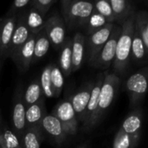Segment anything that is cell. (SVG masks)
I'll use <instances>...</instances> for the list:
<instances>
[{
    "instance_id": "obj_27",
    "label": "cell",
    "mask_w": 148,
    "mask_h": 148,
    "mask_svg": "<svg viewBox=\"0 0 148 148\" xmlns=\"http://www.w3.org/2000/svg\"><path fill=\"white\" fill-rule=\"evenodd\" d=\"M51 88H52L53 95L54 97L58 98L59 97L62 92L64 79L59 66L57 64H52V67L51 71Z\"/></svg>"
},
{
    "instance_id": "obj_29",
    "label": "cell",
    "mask_w": 148,
    "mask_h": 148,
    "mask_svg": "<svg viewBox=\"0 0 148 148\" xmlns=\"http://www.w3.org/2000/svg\"><path fill=\"white\" fill-rule=\"evenodd\" d=\"M138 144V141L132 138L119 128L114 137L112 148H135Z\"/></svg>"
},
{
    "instance_id": "obj_23",
    "label": "cell",
    "mask_w": 148,
    "mask_h": 148,
    "mask_svg": "<svg viewBox=\"0 0 148 148\" xmlns=\"http://www.w3.org/2000/svg\"><path fill=\"white\" fill-rule=\"evenodd\" d=\"M44 99V94L40 86L39 79H34L26 88L24 94V102L27 107Z\"/></svg>"
},
{
    "instance_id": "obj_26",
    "label": "cell",
    "mask_w": 148,
    "mask_h": 148,
    "mask_svg": "<svg viewBox=\"0 0 148 148\" xmlns=\"http://www.w3.org/2000/svg\"><path fill=\"white\" fill-rule=\"evenodd\" d=\"M21 143L23 148H40L42 143V129L27 128Z\"/></svg>"
},
{
    "instance_id": "obj_35",
    "label": "cell",
    "mask_w": 148,
    "mask_h": 148,
    "mask_svg": "<svg viewBox=\"0 0 148 148\" xmlns=\"http://www.w3.org/2000/svg\"><path fill=\"white\" fill-rule=\"evenodd\" d=\"M74 1H75V0H60L62 14L65 12V11L68 9V7L72 4Z\"/></svg>"
},
{
    "instance_id": "obj_36",
    "label": "cell",
    "mask_w": 148,
    "mask_h": 148,
    "mask_svg": "<svg viewBox=\"0 0 148 148\" xmlns=\"http://www.w3.org/2000/svg\"><path fill=\"white\" fill-rule=\"evenodd\" d=\"M0 148H5V140L3 138V134H2V131L0 130Z\"/></svg>"
},
{
    "instance_id": "obj_14",
    "label": "cell",
    "mask_w": 148,
    "mask_h": 148,
    "mask_svg": "<svg viewBox=\"0 0 148 148\" xmlns=\"http://www.w3.org/2000/svg\"><path fill=\"white\" fill-rule=\"evenodd\" d=\"M36 36L37 35L31 34L27 41L12 58L20 71H26L32 64Z\"/></svg>"
},
{
    "instance_id": "obj_33",
    "label": "cell",
    "mask_w": 148,
    "mask_h": 148,
    "mask_svg": "<svg viewBox=\"0 0 148 148\" xmlns=\"http://www.w3.org/2000/svg\"><path fill=\"white\" fill-rule=\"evenodd\" d=\"M32 0H13L8 12L18 16L20 13L28 9V7L32 5Z\"/></svg>"
},
{
    "instance_id": "obj_13",
    "label": "cell",
    "mask_w": 148,
    "mask_h": 148,
    "mask_svg": "<svg viewBox=\"0 0 148 148\" xmlns=\"http://www.w3.org/2000/svg\"><path fill=\"white\" fill-rule=\"evenodd\" d=\"M18 20V15H15L10 12L2 18V31H1V50L0 55L7 58V53L10 48L11 41L16 28Z\"/></svg>"
},
{
    "instance_id": "obj_19",
    "label": "cell",
    "mask_w": 148,
    "mask_h": 148,
    "mask_svg": "<svg viewBox=\"0 0 148 148\" xmlns=\"http://www.w3.org/2000/svg\"><path fill=\"white\" fill-rule=\"evenodd\" d=\"M45 16L36 6L31 5L28 7L25 11V19L31 34L37 35L44 29L46 20Z\"/></svg>"
},
{
    "instance_id": "obj_21",
    "label": "cell",
    "mask_w": 148,
    "mask_h": 148,
    "mask_svg": "<svg viewBox=\"0 0 148 148\" xmlns=\"http://www.w3.org/2000/svg\"><path fill=\"white\" fill-rule=\"evenodd\" d=\"M131 59L138 64H141L148 60L146 50L143 40L140 37V34L137 28L134 25V31L132 39V51H131Z\"/></svg>"
},
{
    "instance_id": "obj_34",
    "label": "cell",
    "mask_w": 148,
    "mask_h": 148,
    "mask_svg": "<svg viewBox=\"0 0 148 148\" xmlns=\"http://www.w3.org/2000/svg\"><path fill=\"white\" fill-rule=\"evenodd\" d=\"M56 1L57 0H32V5L36 6L42 13L46 15Z\"/></svg>"
},
{
    "instance_id": "obj_4",
    "label": "cell",
    "mask_w": 148,
    "mask_h": 148,
    "mask_svg": "<svg viewBox=\"0 0 148 148\" xmlns=\"http://www.w3.org/2000/svg\"><path fill=\"white\" fill-rule=\"evenodd\" d=\"M131 107H137L148 92V66L131 75L125 84Z\"/></svg>"
},
{
    "instance_id": "obj_20",
    "label": "cell",
    "mask_w": 148,
    "mask_h": 148,
    "mask_svg": "<svg viewBox=\"0 0 148 148\" xmlns=\"http://www.w3.org/2000/svg\"><path fill=\"white\" fill-rule=\"evenodd\" d=\"M115 22L121 25L132 12H135L132 0H110Z\"/></svg>"
},
{
    "instance_id": "obj_2",
    "label": "cell",
    "mask_w": 148,
    "mask_h": 148,
    "mask_svg": "<svg viewBox=\"0 0 148 148\" xmlns=\"http://www.w3.org/2000/svg\"><path fill=\"white\" fill-rule=\"evenodd\" d=\"M119 84L120 79L118 75H116L114 72L109 73L107 71H105V78L99 93L98 109L91 123L90 130L95 127L99 123L108 108L111 106L119 90Z\"/></svg>"
},
{
    "instance_id": "obj_9",
    "label": "cell",
    "mask_w": 148,
    "mask_h": 148,
    "mask_svg": "<svg viewBox=\"0 0 148 148\" xmlns=\"http://www.w3.org/2000/svg\"><path fill=\"white\" fill-rule=\"evenodd\" d=\"M31 33L29 31V28L26 24L25 19V11L22 13H20L18 16L17 25L16 28L11 41L10 48L7 53V57L13 58V57L17 54V52L19 51V49L24 45V44L27 41L29 38Z\"/></svg>"
},
{
    "instance_id": "obj_6",
    "label": "cell",
    "mask_w": 148,
    "mask_h": 148,
    "mask_svg": "<svg viewBox=\"0 0 148 148\" xmlns=\"http://www.w3.org/2000/svg\"><path fill=\"white\" fill-rule=\"evenodd\" d=\"M44 30L55 49H60L66 39V25L63 17L56 11L45 20Z\"/></svg>"
},
{
    "instance_id": "obj_5",
    "label": "cell",
    "mask_w": 148,
    "mask_h": 148,
    "mask_svg": "<svg viewBox=\"0 0 148 148\" xmlns=\"http://www.w3.org/2000/svg\"><path fill=\"white\" fill-rule=\"evenodd\" d=\"M121 32V25L116 24L110 38L101 49V51L99 52V54L96 56L94 60L90 64V65L99 69V70H107L112 64L115 58L116 54V46L117 42Z\"/></svg>"
},
{
    "instance_id": "obj_30",
    "label": "cell",
    "mask_w": 148,
    "mask_h": 148,
    "mask_svg": "<svg viewBox=\"0 0 148 148\" xmlns=\"http://www.w3.org/2000/svg\"><path fill=\"white\" fill-rule=\"evenodd\" d=\"M52 64H49L46 65L39 78V82L40 86L42 88L43 94L47 97V98H53V92H52V88H51V71Z\"/></svg>"
},
{
    "instance_id": "obj_18",
    "label": "cell",
    "mask_w": 148,
    "mask_h": 148,
    "mask_svg": "<svg viewBox=\"0 0 148 148\" xmlns=\"http://www.w3.org/2000/svg\"><path fill=\"white\" fill-rule=\"evenodd\" d=\"M46 115V110L44 99L26 108L25 122L26 129H42L41 123Z\"/></svg>"
},
{
    "instance_id": "obj_38",
    "label": "cell",
    "mask_w": 148,
    "mask_h": 148,
    "mask_svg": "<svg viewBox=\"0 0 148 148\" xmlns=\"http://www.w3.org/2000/svg\"><path fill=\"white\" fill-rule=\"evenodd\" d=\"M79 148H86V147L85 145H83V146H80V147H79Z\"/></svg>"
},
{
    "instance_id": "obj_7",
    "label": "cell",
    "mask_w": 148,
    "mask_h": 148,
    "mask_svg": "<svg viewBox=\"0 0 148 148\" xmlns=\"http://www.w3.org/2000/svg\"><path fill=\"white\" fill-rule=\"evenodd\" d=\"M62 124L67 135H75L79 128V119L74 112L71 99L60 101L51 112Z\"/></svg>"
},
{
    "instance_id": "obj_12",
    "label": "cell",
    "mask_w": 148,
    "mask_h": 148,
    "mask_svg": "<svg viewBox=\"0 0 148 148\" xmlns=\"http://www.w3.org/2000/svg\"><path fill=\"white\" fill-rule=\"evenodd\" d=\"M93 83L94 82L92 81L86 84V86H84L80 90H79V92H76L71 99L72 108L76 113L78 119L83 123L85 121V115L91 97Z\"/></svg>"
},
{
    "instance_id": "obj_17",
    "label": "cell",
    "mask_w": 148,
    "mask_h": 148,
    "mask_svg": "<svg viewBox=\"0 0 148 148\" xmlns=\"http://www.w3.org/2000/svg\"><path fill=\"white\" fill-rule=\"evenodd\" d=\"M142 124L143 114L139 109H135L127 115L123 124L121 125L120 129L128 135H130L132 138L136 139L137 141H139Z\"/></svg>"
},
{
    "instance_id": "obj_15",
    "label": "cell",
    "mask_w": 148,
    "mask_h": 148,
    "mask_svg": "<svg viewBox=\"0 0 148 148\" xmlns=\"http://www.w3.org/2000/svg\"><path fill=\"white\" fill-rule=\"evenodd\" d=\"M105 78V71L100 72L97 76L96 80L93 83V86L92 89L91 97L89 99V103L86 108V115H85V121H84V127H86L87 130H90L91 123L95 116V113L98 109L99 106V93L101 90V86L104 81Z\"/></svg>"
},
{
    "instance_id": "obj_1",
    "label": "cell",
    "mask_w": 148,
    "mask_h": 148,
    "mask_svg": "<svg viewBox=\"0 0 148 148\" xmlns=\"http://www.w3.org/2000/svg\"><path fill=\"white\" fill-rule=\"evenodd\" d=\"M136 11L132 12L120 25L121 32L117 42L115 58L112 64L114 73L118 76H123L131 60L132 39L134 31Z\"/></svg>"
},
{
    "instance_id": "obj_11",
    "label": "cell",
    "mask_w": 148,
    "mask_h": 148,
    "mask_svg": "<svg viewBox=\"0 0 148 148\" xmlns=\"http://www.w3.org/2000/svg\"><path fill=\"white\" fill-rule=\"evenodd\" d=\"M71 40V70L73 72L80 69L86 58V37L78 32Z\"/></svg>"
},
{
    "instance_id": "obj_37",
    "label": "cell",
    "mask_w": 148,
    "mask_h": 148,
    "mask_svg": "<svg viewBox=\"0 0 148 148\" xmlns=\"http://www.w3.org/2000/svg\"><path fill=\"white\" fill-rule=\"evenodd\" d=\"M2 24H3V21H2V18L0 19V50H1V31H2Z\"/></svg>"
},
{
    "instance_id": "obj_28",
    "label": "cell",
    "mask_w": 148,
    "mask_h": 148,
    "mask_svg": "<svg viewBox=\"0 0 148 148\" xmlns=\"http://www.w3.org/2000/svg\"><path fill=\"white\" fill-rule=\"evenodd\" d=\"M107 20L105 17H103L101 14L98 13L97 12L93 11L92 15L89 17L84 29L86 30V32L87 36L92 34L93 32H97L98 30L101 29L107 24Z\"/></svg>"
},
{
    "instance_id": "obj_31",
    "label": "cell",
    "mask_w": 148,
    "mask_h": 148,
    "mask_svg": "<svg viewBox=\"0 0 148 148\" xmlns=\"http://www.w3.org/2000/svg\"><path fill=\"white\" fill-rule=\"evenodd\" d=\"M94 11L106 18L108 23L115 24V18L112 10L110 0H93Z\"/></svg>"
},
{
    "instance_id": "obj_10",
    "label": "cell",
    "mask_w": 148,
    "mask_h": 148,
    "mask_svg": "<svg viewBox=\"0 0 148 148\" xmlns=\"http://www.w3.org/2000/svg\"><path fill=\"white\" fill-rule=\"evenodd\" d=\"M25 112L26 106L24 102V95L23 93L18 92L14 99L13 103L12 125L14 128V133L20 140H22V138L26 131Z\"/></svg>"
},
{
    "instance_id": "obj_25",
    "label": "cell",
    "mask_w": 148,
    "mask_h": 148,
    "mask_svg": "<svg viewBox=\"0 0 148 148\" xmlns=\"http://www.w3.org/2000/svg\"><path fill=\"white\" fill-rule=\"evenodd\" d=\"M134 25L140 34L148 58V12L146 11L136 12Z\"/></svg>"
},
{
    "instance_id": "obj_39",
    "label": "cell",
    "mask_w": 148,
    "mask_h": 148,
    "mask_svg": "<svg viewBox=\"0 0 148 148\" xmlns=\"http://www.w3.org/2000/svg\"><path fill=\"white\" fill-rule=\"evenodd\" d=\"M1 57H2V56L0 55V64H1Z\"/></svg>"
},
{
    "instance_id": "obj_16",
    "label": "cell",
    "mask_w": 148,
    "mask_h": 148,
    "mask_svg": "<svg viewBox=\"0 0 148 148\" xmlns=\"http://www.w3.org/2000/svg\"><path fill=\"white\" fill-rule=\"evenodd\" d=\"M41 128L58 145H61L67 136L60 121L51 113L46 114L44 117L41 123Z\"/></svg>"
},
{
    "instance_id": "obj_24",
    "label": "cell",
    "mask_w": 148,
    "mask_h": 148,
    "mask_svg": "<svg viewBox=\"0 0 148 148\" xmlns=\"http://www.w3.org/2000/svg\"><path fill=\"white\" fill-rule=\"evenodd\" d=\"M51 46V42L43 29L40 32H38L36 36L35 40V47H34V56L32 63H36L41 58H43L46 53L48 52Z\"/></svg>"
},
{
    "instance_id": "obj_22",
    "label": "cell",
    "mask_w": 148,
    "mask_h": 148,
    "mask_svg": "<svg viewBox=\"0 0 148 148\" xmlns=\"http://www.w3.org/2000/svg\"><path fill=\"white\" fill-rule=\"evenodd\" d=\"M71 44L72 40L71 38H66L60 50L59 58V68L64 77H68L72 72L71 70Z\"/></svg>"
},
{
    "instance_id": "obj_3",
    "label": "cell",
    "mask_w": 148,
    "mask_h": 148,
    "mask_svg": "<svg viewBox=\"0 0 148 148\" xmlns=\"http://www.w3.org/2000/svg\"><path fill=\"white\" fill-rule=\"evenodd\" d=\"M93 11V0H75L62 17L69 30H75L85 27Z\"/></svg>"
},
{
    "instance_id": "obj_32",
    "label": "cell",
    "mask_w": 148,
    "mask_h": 148,
    "mask_svg": "<svg viewBox=\"0 0 148 148\" xmlns=\"http://www.w3.org/2000/svg\"><path fill=\"white\" fill-rule=\"evenodd\" d=\"M5 148H23L21 140L11 130L4 127L2 131Z\"/></svg>"
},
{
    "instance_id": "obj_8",
    "label": "cell",
    "mask_w": 148,
    "mask_h": 148,
    "mask_svg": "<svg viewBox=\"0 0 148 148\" xmlns=\"http://www.w3.org/2000/svg\"><path fill=\"white\" fill-rule=\"evenodd\" d=\"M116 24L107 23L104 27L86 37V59L90 64L101 51Z\"/></svg>"
}]
</instances>
